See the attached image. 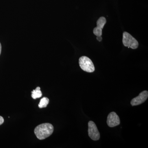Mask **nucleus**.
<instances>
[{"label": "nucleus", "instance_id": "obj_7", "mask_svg": "<svg viewBox=\"0 0 148 148\" xmlns=\"http://www.w3.org/2000/svg\"><path fill=\"white\" fill-rule=\"evenodd\" d=\"M106 18L102 16L100 17L97 21V27L94 28L93 30V33L97 37L101 36L102 35V30L104 26L106 24Z\"/></svg>", "mask_w": 148, "mask_h": 148}, {"label": "nucleus", "instance_id": "obj_5", "mask_svg": "<svg viewBox=\"0 0 148 148\" xmlns=\"http://www.w3.org/2000/svg\"><path fill=\"white\" fill-rule=\"evenodd\" d=\"M107 123L109 127H112L120 124V120L116 113L112 112L108 115Z\"/></svg>", "mask_w": 148, "mask_h": 148}, {"label": "nucleus", "instance_id": "obj_4", "mask_svg": "<svg viewBox=\"0 0 148 148\" xmlns=\"http://www.w3.org/2000/svg\"><path fill=\"white\" fill-rule=\"evenodd\" d=\"M88 134L90 139L94 141L100 139V134L95 123L89 121L88 123Z\"/></svg>", "mask_w": 148, "mask_h": 148}, {"label": "nucleus", "instance_id": "obj_8", "mask_svg": "<svg viewBox=\"0 0 148 148\" xmlns=\"http://www.w3.org/2000/svg\"><path fill=\"white\" fill-rule=\"evenodd\" d=\"M32 97L34 99L37 98H40L42 96V93L40 90V87H37L35 90H34L32 92Z\"/></svg>", "mask_w": 148, "mask_h": 148}, {"label": "nucleus", "instance_id": "obj_1", "mask_svg": "<svg viewBox=\"0 0 148 148\" xmlns=\"http://www.w3.org/2000/svg\"><path fill=\"white\" fill-rule=\"evenodd\" d=\"M53 127L49 123H42L35 128L34 132L37 138L42 140L50 136L53 131Z\"/></svg>", "mask_w": 148, "mask_h": 148}, {"label": "nucleus", "instance_id": "obj_9", "mask_svg": "<svg viewBox=\"0 0 148 148\" xmlns=\"http://www.w3.org/2000/svg\"><path fill=\"white\" fill-rule=\"evenodd\" d=\"M49 99L46 97H44L41 99L38 105L39 108H46L49 103Z\"/></svg>", "mask_w": 148, "mask_h": 148}, {"label": "nucleus", "instance_id": "obj_3", "mask_svg": "<svg viewBox=\"0 0 148 148\" xmlns=\"http://www.w3.org/2000/svg\"><path fill=\"white\" fill-rule=\"evenodd\" d=\"M123 43L128 48L136 49L138 48L139 43L137 40L127 32H124L123 35Z\"/></svg>", "mask_w": 148, "mask_h": 148}, {"label": "nucleus", "instance_id": "obj_2", "mask_svg": "<svg viewBox=\"0 0 148 148\" xmlns=\"http://www.w3.org/2000/svg\"><path fill=\"white\" fill-rule=\"evenodd\" d=\"M80 67L84 71L92 73L95 71V67L92 61L87 56H82L79 61Z\"/></svg>", "mask_w": 148, "mask_h": 148}, {"label": "nucleus", "instance_id": "obj_11", "mask_svg": "<svg viewBox=\"0 0 148 148\" xmlns=\"http://www.w3.org/2000/svg\"><path fill=\"white\" fill-rule=\"evenodd\" d=\"M97 39L99 41V42H101L102 41V38L101 36L97 37Z\"/></svg>", "mask_w": 148, "mask_h": 148}, {"label": "nucleus", "instance_id": "obj_6", "mask_svg": "<svg viewBox=\"0 0 148 148\" xmlns=\"http://www.w3.org/2000/svg\"><path fill=\"white\" fill-rule=\"evenodd\" d=\"M148 97V92L147 90H144L140 92L137 97L133 98L130 102V104L132 106H137L143 104L147 101Z\"/></svg>", "mask_w": 148, "mask_h": 148}, {"label": "nucleus", "instance_id": "obj_10", "mask_svg": "<svg viewBox=\"0 0 148 148\" xmlns=\"http://www.w3.org/2000/svg\"><path fill=\"white\" fill-rule=\"evenodd\" d=\"M4 122V119L3 117L0 116V125L3 124Z\"/></svg>", "mask_w": 148, "mask_h": 148}, {"label": "nucleus", "instance_id": "obj_12", "mask_svg": "<svg viewBox=\"0 0 148 148\" xmlns=\"http://www.w3.org/2000/svg\"><path fill=\"white\" fill-rule=\"evenodd\" d=\"M1 45L0 43V55H1Z\"/></svg>", "mask_w": 148, "mask_h": 148}]
</instances>
